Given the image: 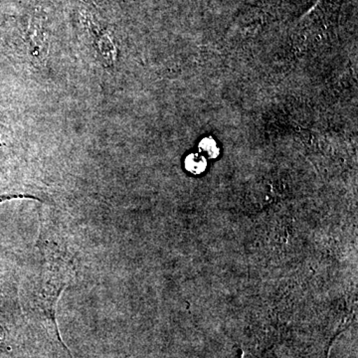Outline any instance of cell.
<instances>
[{
  "mask_svg": "<svg viewBox=\"0 0 358 358\" xmlns=\"http://www.w3.org/2000/svg\"><path fill=\"white\" fill-rule=\"evenodd\" d=\"M15 197H17V196H9V195H7V196H0V202L4 201V200L15 199Z\"/></svg>",
  "mask_w": 358,
  "mask_h": 358,
  "instance_id": "3",
  "label": "cell"
},
{
  "mask_svg": "<svg viewBox=\"0 0 358 358\" xmlns=\"http://www.w3.org/2000/svg\"><path fill=\"white\" fill-rule=\"evenodd\" d=\"M199 148L201 152H205L210 159H215V157H218L219 150L213 138H203L201 143H200Z\"/></svg>",
  "mask_w": 358,
  "mask_h": 358,
  "instance_id": "2",
  "label": "cell"
},
{
  "mask_svg": "<svg viewBox=\"0 0 358 358\" xmlns=\"http://www.w3.org/2000/svg\"><path fill=\"white\" fill-rule=\"evenodd\" d=\"M206 159L199 155L192 154L188 155L185 160L186 169L193 174H200L206 169Z\"/></svg>",
  "mask_w": 358,
  "mask_h": 358,
  "instance_id": "1",
  "label": "cell"
}]
</instances>
